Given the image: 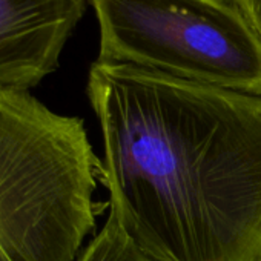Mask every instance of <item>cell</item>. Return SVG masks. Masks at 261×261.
I'll return each mask as SVG.
<instances>
[{
  "label": "cell",
  "instance_id": "7a4b0ae2",
  "mask_svg": "<svg viewBox=\"0 0 261 261\" xmlns=\"http://www.w3.org/2000/svg\"><path fill=\"white\" fill-rule=\"evenodd\" d=\"M101 178L80 117L0 86V261H77Z\"/></svg>",
  "mask_w": 261,
  "mask_h": 261
},
{
  "label": "cell",
  "instance_id": "6da1fadb",
  "mask_svg": "<svg viewBox=\"0 0 261 261\" xmlns=\"http://www.w3.org/2000/svg\"><path fill=\"white\" fill-rule=\"evenodd\" d=\"M109 215L154 261H261V97L91 65Z\"/></svg>",
  "mask_w": 261,
  "mask_h": 261
},
{
  "label": "cell",
  "instance_id": "3957f363",
  "mask_svg": "<svg viewBox=\"0 0 261 261\" xmlns=\"http://www.w3.org/2000/svg\"><path fill=\"white\" fill-rule=\"evenodd\" d=\"M98 62L261 97V40L233 0H89Z\"/></svg>",
  "mask_w": 261,
  "mask_h": 261
},
{
  "label": "cell",
  "instance_id": "277c9868",
  "mask_svg": "<svg viewBox=\"0 0 261 261\" xmlns=\"http://www.w3.org/2000/svg\"><path fill=\"white\" fill-rule=\"evenodd\" d=\"M86 0H0V86L31 89L53 74Z\"/></svg>",
  "mask_w": 261,
  "mask_h": 261
},
{
  "label": "cell",
  "instance_id": "5b68a950",
  "mask_svg": "<svg viewBox=\"0 0 261 261\" xmlns=\"http://www.w3.org/2000/svg\"><path fill=\"white\" fill-rule=\"evenodd\" d=\"M77 261H154L130 238L112 215L91 240Z\"/></svg>",
  "mask_w": 261,
  "mask_h": 261
},
{
  "label": "cell",
  "instance_id": "8992f818",
  "mask_svg": "<svg viewBox=\"0 0 261 261\" xmlns=\"http://www.w3.org/2000/svg\"><path fill=\"white\" fill-rule=\"evenodd\" d=\"M261 40V0H233Z\"/></svg>",
  "mask_w": 261,
  "mask_h": 261
}]
</instances>
